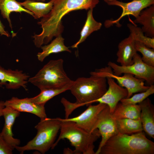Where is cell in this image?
Returning a JSON list of instances; mask_svg holds the SVG:
<instances>
[{
	"label": "cell",
	"instance_id": "cell-8",
	"mask_svg": "<svg viewBox=\"0 0 154 154\" xmlns=\"http://www.w3.org/2000/svg\"><path fill=\"white\" fill-rule=\"evenodd\" d=\"M109 66L98 69L90 72L91 75L105 77H110L115 79L121 86L126 88L128 92L127 98H130L133 94L141 92L147 90L149 86L144 85L142 79L137 78L132 74L124 73L122 76L114 74Z\"/></svg>",
	"mask_w": 154,
	"mask_h": 154
},
{
	"label": "cell",
	"instance_id": "cell-4",
	"mask_svg": "<svg viewBox=\"0 0 154 154\" xmlns=\"http://www.w3.org/2000/svg\"><path fill=\"white\" fill-rule=\"evenodd\" d=\"M59 120L61 122L60 133L52 149L55 148L60 140L66 139L74 147V154H95L94 143L100 136L98 129L90 133L73 122Z\"/></svg>",
	"mask_w": 154,
	"mask_h": 154
},
{
	"label": "cell",
	"instance_id": "cell-15",
	"mask_svg": "<svg viewBox=\"0 0 154 154\" xmlns=\"http://www.w3.org/2000/svg\"><path fill=\"white\" fill-rule=\"evenodd\" d=\"M20 114V112L8 106H5L3 110L5 123L1 133L6 141L14 147L19 146L20 143V139L13 137L12 131L16 118L19 116Z\"/></svg>",
	"mask_w": 154,
	"mask_h": 154
},
{
	"label": "cell",
	"instance_id": "cell-19",
	"mask_svg": "<svg viewBox=\"0 0 154 154\" xmlns=\"http://www.w3.org/2000/svg\"><path fill=\"white\" fill-rule=\"evenodd\" d=\"M140 108L138 104H125L121 102L117 104L111 114L115 120L123 118L139 119H140Z\"/></svg>",
	"mask_w": 154,
	"mask_h": 154
},
{
	"label": "cell",
	"instance_id": "cell-24",
	"mask_svg": "<svg viewBox=\"0 0 154 154\" xmlns=\"http://www.w3.org/2000/svg\"><path fill=\"white\" fill-rule=\"evenodd\" d=\"M115 120L119 133L131 134L143 130L140 119L123 118Z\"/></svg>",
	"mask_w": 154,
	"mask_h": 154
},
{
	"label": "cell",
	"instance_id": "cell-13",
	"mask_svg": "<svg viewBox=\"0 0 154 154\" xmlns=\"http://www.w3.org/2000/svg\"><path fill=\"white\" fill-rule=\"evenodd\" d=\"M29 76L21 70L6 69L0 65V87L16 89L22 87L26 90Z\"/></svg>",
	"mask_w": 154,
	"mask_h": 154
},
{
	"label": "cell",
	"instance_id": "cell-25",
	"mask_svg": "<svg viewBox=\"0 0 154 154\" xmlns=\"http://www.w3.org/2000/svg\"><path fill=\"white\" fill-rule=\"evenodd\" d=\"M72 83L62 88H47L40 90V94L35 97L31 98V100L35 104L44 106L47 101L54 97L67 90H70Z\"/></svg>",
	"mask_w": 154,
	"mask_h": 154
},
{
	"label": "cell",
	"instance_id": "cell-17",
	"mask_svg": "<svg viewBox=\"0 0 154 154\" xmlns=\"http://www.w3.org/2000/svg\"><path fill=\"white\" fill-rule=\"evenodd\" d=\"M138 104L141 109L140 119L143 130L154 139V106L148 98Z\"/></svg>",
	"mask_w": 154,
	"mask_h": 154
},
{
	"label": "cell",
	"instance_id": "cell-32",
	"mask_svg": "<svg viewBox=\"0 0 154 154\" xmlns=\"http://www.w3.org/2000/svg\"><path fill=\"white\" fill-rule=\"evenodd\" d=\"M64 153L65 154H74L73 151H72L69 148L65 149L64 151Z\"/></svg>",
	"mask_w": 154,
	"mask_h": 154
},
{
	"label": "cell",
	"instance_id": "cell-14",
	"mask_svg": "<svg viewBox=\"0 0 154 154\" xmlns=\"http://www.w3.org/2000/svg\"><path fill=\"white\" fill-rule=\"evenodd\" d=\"M5 106H8L20 112L29 113L38 117L42 120L47 117L44 106L35 104L31 98L19 99L13 97L4 103Z\"/></svg>",
	"mask_w": 154,
	"mask_h": 154
},
{
	"label": "cell",
	"instance_id": "cell-22",
	"mask_svg": "<svg viewBox=\"0 0 154 154\" xmlns=\"http://www.w3.org/2000/svg\"><path fill=\"white\" fill-rule=\"evenodd\" d=\"M0 11L3 17L7 20L11 29L12 25L9 17L11 13L24 12L34 17L32 12L24 8L16 0H0Z\"/></svg>",
	"mask_w": 154,
	"mask_h": 154
},
{
	"label": "cell",
	"instance_id": "cell-16",
	"mask_svg": "<svg viewBox=\"0 0 154 154\" xmlns=\"http://www.w3.org/2000/svg\"><path fill=\"white\" fill-rule=\"evenodd\" d=\"M118 49L117 62L122 66L132 64L133 62V57L137 51L135 47V40L131 34L119 43Z\"/></svg>",
	"mask_w": 154,
	"mask_h": 154
},
{
	"label": "cell",
	"instance_id": "cell-23",
	"mask_svg": "<svg viewBox=\"0 0 154 154\" xmlns=\"http://www.w3.org/2000/svg\"><path fill=\"white\" fill-rule=\"evenodd\" d=\"M93 9L88 10L86 19L80 32V38L76 42L71 46L72 48H77L78 46L84 41L92 33L100 29L102 24L94 19L93 15Z\"/></svg>",
	"mask_w": 154,
	"mask_h": 154
},
{
	"label": "cell",
	"instance_id": "cell-10",
	"mask_svg": "<svg viewBox=\"0 0 154 154\" xmlns=\"http://www.w3.org/2000/svg\"><path fill=\"white\" fill-rule=\"evenodd\" d=\"M107 106L106 104L101 103L95 105L90 104L86 110L76 117L66 119H58L61 121L73 122L87 132L92 133L97 129H95L94 127L99 114Z\"/></svg>",
	"mask_w": 154,
	"mask_h": 154
},
{
	"label": "cell",
	"instance_id": "cell-7",
	"mask_svg": "<svg viewBox=\"0 0 154 154\" xmlns=\"http://www.w3.org/2000/svg\"><path fill=\"white\" fill-rule=\"evenodd\" d=\"M133 60V63L127 66L119 65L110 61L108 62V65L116 75L121 76L124 73L130 74L137 78L143 79L150 86L153 85L154 67L144 62L141 56L137 52L134 55Z\"/></svg>",
	"mask_w": 154,
	"mask_h": 154
},
{
	"label": "cell",
	"instance_id": "cell-21",
	"mask_svg": "<svg viewBox=\"0 0 154 154\" xmlns=\"http://www.w3.org/2000/svg\"><path fill=\"white\" fill-rule=\"evenodd\" d=\"M64 39L61 35H59L51 43L41 47L42 51L37 54L38 60L43 62L45 58L50 54L64 51L71 52V51L64 44Z\"/></svg>",
	"mask_w": 154,
	"mask_h": 154
},
{
	"label": "cell",
	"instance_id": "cell-2",
	"mask_svg": "<svg viewBox=\"0 0 154 154\" xmlns=\"http://www.w3.org/2000/svg\"><path fill=\"white\" fill-rule=\"evenodd\" d=\"M107 84L106 78L92 75L89 77H79L73 81L70 90L76 101L72 103L67 100L64 102L65 113L70 115L76 108L94 103L106 91Z\"/></svg>",
	"mask_w": 154,
	"mask_h": 154
},
{
	"label": "cell",
	"instance_id": "cell-29",
	"mask_svg": "<svg viewBox=\"0 0 154 154\" xmlns=\"http://www.w3.org/2000/svg\"><path fill=\"white\" fill-rule=\"evenodd\" d=\"M14 149L6 141L0 133V154H12Z\"/></svg>",
	"mask_w": 154,
	"mask_h": 154
},
{
	"label": "cell",
	"instance_id": "cell-5",
	"mask_svg": "<svg viewBox=\"0 0 154 154\" xmlns=\"http://www.w3.org/2000/svg\"><path fill=\"white\" fill-rule=\"evenodd\" d=\"M61 122L58 118L46 117L40 120L35 126L37 131L35 136L26 145L14 147L23 154L26 151L34 150L44 154L52 148L60 130Z\"/></svg>",
	"mask_w": 154,
	"mask_h": 154
},
{
	"label": "cell",
	"instance_id": "cell-1",
	"mask_svg": "<svg viewBox=\"0 0 154 154\" xmlns=\"http://www.w3.org/2000/svg\"><path fill=\"white\" fill-rule=\"evenodd\" d=\"M96 4V0H56L50 12L37 23L42 30L33 36L35 46L40 47L61 35L64 30L62 20L66 14L73 11L93 9Z\"/></svg>",
	"mask_w": 154,
	"mask_h": 154
},
{
	"label": "cell",
	"instance_id": "cell-11",
	"mask_svg": "<svg viewBox=\"0 0 154 154\" xmlns=\"http://www.w3.org/2000/svg\"><path fill=\"white\" fill-rule=\"evenodd\" d=\"M106 3L109 5L119 7L122 10L120 16L117 19L108 20L105 22V26L109 27L114 24H119L120 20L126 15H131L135 18L137 17L144 9L154 5V0H133L127 3L113 0Z\"/></svg>",
	"mask_w": 154,
	"mask_h": 154
},
{
	"label": "cell",
	"instance_id": "cell-12",
	"mask_svg": "<svg viewBox=\"0 0 154 154\" xmlns=\"http://www.w3.org/2000/svg\"><path fill=\"white\" fill-rule=\"evenodd\" d=\"M108 88L106 92L94 102L105 104L107 105L111 114L113 112L119 102L126 98L128 95L127 90L117 84L114 79L106 78Z\"/></svg>",
	"mask_w": 154,
	"mask_h": 154
},
{
	"label": "cell",
	"instance_id": "cell-34",
	"mask_svg": "<svg viewBox=\"0 0 154 154\" xmlns=\"http://www.w3.org/2000/svg\"><path fill=\"white\" fill-rule=\"evenodd\" d=\"M36 0V1H45L46 0Z\"/></svg>",
	"mask_w": 154,
	"mask_h": 154
},
{
	"label": "cell",
	"instance_id": "cell-20",
	"mask_svg": "<svg viewBox=\"0 0 154 154\" xmlns=\"http://www.w3.org/2000/svg\"><path fill=\"white\" fill-rule=\"evenodd\" d=\"M55 0H50L48 2L45 3L33 0H26L19 3L24 8L32 12L35 19H38L43 17L50 12Z\"/></svg>",
	"mask_w": 154,
	"mask_h": 154
},
{
	"label": "cell",
	"instance_id": "cell-3",
	"mask_svg": "<svg viewBox=\"0 0 154 154\" xmlns=\"http://www.w3.org/2000/svg\"><path fill=\"white\" fill-rule=\"evenodd\" d=\"M100 154H154V143L142 131L131 134L118 133L106 141Z\"/></svg>",
	"mask_w": 154,
	"mask_h": 154
},
{
	"label": "cell",
	"instance_id": "cell-18",
	"mask_svg": "<svg viewBox=\"0 0 154 154\" xmlns=\"http://www.w3.org/2000/svg\"><path fill=\"white\" fill-rule=\"evenodd\" d=\"M133 22L142 25L141 29L145 36L154 38V5L142 10Z\"/></svg>",
	"mask_w": 154,
	"mask_h": 154
},
{
	"label": "cell",
	"instance_id": "cell-27",
	"mask_svg": "<svg viewBox=\"0 0 154 154\" xmlns=\"http://www.w3.org/2000/svg\"><path fill=\"white\" fill-rule=\"evenodd\" d=\"M135 47L137 52L142 54V60L147 64L154 67V48L147 47L143 43L135 41Z\"/></svg>",
	"mask_w": 154,
	"mask_h": 154
},
{
	"label": "cell",
	"instance_id": "cell-6",
	"mask_svg": "<svg viewBox=\"0 0 154 154\" xmlns=\"http://www.w3.org/2000/svg\"><path fill=\"white\" fill-rule=\"evenodd\" d=\"M62 59L51 60L45 64L28 82L40 90L47 88H60L73 82L67 76L64 69Z\"/></svg>",
	"mask_w": 154,
	"mask_h": 154
},
{
	"label": "cell",
	"instance_id": "cell-26",
	"mask_svg": "<svg viewBox=\"0 0 154 154\" xmlns=\"http://www.w3.org/2000/svg\"><path fill=\"white\" fill-rule=\"evenodd\" d=\"M127 26L130 34L132 36L135 41L140 42L148 47L154 48V38L145 36L141 28L131 23L127 24Z\"/></svg>",
	"mask_w": 154,
	"mask_h": 154
},
{
	"label": "cell",
	"instance_id": "cell-28",
	"mask_svg": "<svg viewBox=\"0 0 154 154\" xmlns=\"http://www.w3.org/2000/svg\"><path fill=\"white\" fill-rule=\"evenodd\" d=\"M154 93L153 84L150 85L149 88L146 90L135 94L130 98L123 99L120 102L125 104H138Z\"/></svg>",
	"mask_w": 154,
	"mask_h": 154
},
{
	"label": "cell",
	"instance_id": "cell-30",
	"mask_svg": "<svg viewBox=\"0 0 154 154\" xmlns=\"http://www.w3.org/2000/svg\"><path fill=\"white\" fill-rule=\"evenodd\" d=\"M5 27L0 20V35H4L7 37L10 36L9 33L5 29Z\"/></svg>",
	"mask_w": 154,
	"mask_h": 154
},
{
	"label": "cell",
	"instance_id": "cell-9",
	"mask_svg": "<svg viewBox=\"0 0 154 154\" xmlns=\"http://www.w3.org/2000/svg\"><path fill=\"white\" fill-rule=\"evenodd\" d=\"M95 129H98L102 139L95 154H99L101 148L111 137L118 134L116 120L111 116L107 105L100 113L96 123Z\"/></svg>",
	"mask_w": 154,
	"mask_h": 154
},
{
	"label": "cell",
	"instance_id": "cell-33",
	"mask_svg": "<svg viewBox=\"0 0 154 154\" xmlns=\"http://www.w3.org/2000/svg\"><path fill=\"white\" fill-rule=\"evenodd\" d=\"M104 0L105 2L106 3L108 1H112L113 0Z\"/></svg>",
	"mask_w": 154,
	"mask_h": 154
},
{
	"label": "cell",
	"instance_id": "cell-31",
	"mask_svg": "<svg viewBox=\"0 0 154 154\" xmlns=\"http://www.w3.org/2000/svg\"><path fill=\"white\" fill-rule=\"evenodd\" d=\"M4 103V101H0V117L3 116V110L5 107Z\"/></svg>",
	"mask_w": 154,
	"mask_h": 154
}]
</instances>
